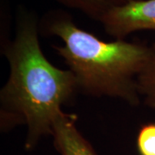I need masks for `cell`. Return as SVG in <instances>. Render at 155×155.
Wrapping results in <instances>:
<instances>
[{"label": "cell", "mask_w": 155, "mask_h": 155, "mask_svg": "<svg viewBox=\"0 0 155 155\" xmlns=\"http://www.w3.org/2000/svg\"><path fill=\"white\" fill-rule=\"evenodd\" d=\"M39 22L35 11L19 5L14 38L2 42L10 74L0 91L1 131L26 126L27 151H33L44 137L52 135L55 117L78 92L72 72L56 67L44 55Z\"/></svg>", "instance_id": "obj_1"}, {"label": "cell", "mask_w": 155, "mask_h": 155, "mask_svg": "<svg viewBox=\"0 0 155 155\" xmlns=\"http://www.w3.org/2000/svg\"><path fill=\"white\" fill-rule=\"evenodd\" d=\"M40 35L55 36L63 46H54L77 83L78 92L95 97L122 100L131 106L140 103L137 77L151 53V46L116 39L105 41L79 28L62 9L45 13Z\"/></svg>", "instance_id": "obj_2"}, {"label": "cell", "mask_w": 155, "mask_h": 155, "mask_svg": "<svg viewBox=\"0 0 155 155\" xmlns=\"http://www.w3.org/2000/svg\"><path fill=\"white\" fill-rule=\"evenodd\" d=\"M106 33L124 40L140 30H155V0H137L116 7L101 19Z\"/></svg>", "instance_id": "obj_3"}, {"label": "cell", "mask_w": 155, "mask_h": 155, "mask_svg": "<svg viewBox=\"0 0 155 155\" xmlns=\"http://www.w3.org/2000/svg\"><path fill=\"white\" fill-rule=\"evenodd\" d=\"M78 116L62 110L53 124L52 137L61 155H97L93 147L77 127Z\"/></svg>", "instance_id": "obj_4"}, {"label": "cell", "mask_w": 155, "mask_h": 155, "mask_svg": "<svg viewBox=\"0 0 155 155\" xmlns=\"http://www.w3.org/2000/svg\"><path fill=\"white\" fill-rule=\"evenodd\" d=\"M67 8L83 12L84 15L100 22L101 19L116 7L137 0H55Z\"/></svg>", "instance_id": "obj_5"}, {"label": "cell", "mask_w": 155, "mask_h": 155, "mask_svg": "<svg viewBox=\"0 0 155 155\" xmlns=\"http://www.w3.org/2000/svg\"><path fill=\"white\" fill-rule=\"evenodd\" d=\"M139 94L146 105L155 109V42L151 46V53L137 77Z\"/></svg>", "instance_id": "obj_6"}, {"label": "cell", "mask_w": 155, "mask_h": 155, "mask_svg": "<svg viewBox=\"0 0 155 155\" xmlns=\"http://www.w3.org/2000/svg\"><path fill=\"white\" fill-rule=\"evenodd\" d=\"M136 147L139 155H155V122L147 123L140 128Z\"/></svg>", "instance_id": "obj_7"}]
</instances>
